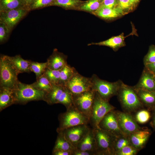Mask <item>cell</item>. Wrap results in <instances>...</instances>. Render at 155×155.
Segmentation results:
<instances>
[{
	"label": "cell",
	"mask_w": 155,
	"mask_h": 155,
	"mask_svg": "<svg viewBox=\"0 0 155 155\" xmlns=\"http://www.w3.org/2000/svg\"><path fill=\"white\" fill-rule=\"evenodd\" d=\"M19 73L8 58V56L1 55L0 57V87L12 89L16 86L19 80Z\"/></svg>",
	"instance_id": "1"
},
{
	"label": "cell",
	"mask_w": 155,
	"mask_h": 155,
	"mask_svg": "<svg viewBox=\"0 0 155 155\" xmlns=\"http://www.w3.org/2000/svg\"><path fill=\"white\" fill-rule=\"evenodd\" d=\"M92 89L96 92L104 100L108 101L113 96L117 94L123 82L119 80L110 82L100 78L95 74L91 77Z\"/></svg>",
	"instance_id": "2"
},
{
	"label": "cell",
	"mask_w": 155,
	"mask_h": 155,
	"mask_svg": "<svg viewBox=\"0 0 155 155\" xmlns=\"http://www.w3.org/2000/svg\"><path fill=\"white\" fill-rule=\"evenodd\" d=\"M12 91L15 102L22 103L32 100H44L46 93L34 88L31 84H24L19 81Z\"/></svg>",
	"instance_id": "3"
},
{
	"label": "cell",
	"mask_w": 155,
	"mask_h": 155,
	"mask_svg": "<svg viewBox=\"0 0 155 155\" xmlns=\"http://www.w3.org/2000/svg\"><path fill=\"white\" fill-rule=\"evenodd\" d=\"M92 129L97 155H114L113 146L116 136L98 127Z\"/></svg>",
	"instance_id": "4"
},
{
	"label": "cell",
	"mask_w": 155,
	"mask_h": 155,
	"mask_svg": "<svg viewBox=\"0 0 155 155\" xmlns=\"http://www.w3.org/2000/svg\"><path fill=\"white\" fill-rule=\"evenodd\" d=\"M115 107L108 101L102 98L96 91L90 115L89 123L92 128L98 127L99 123L105 115Z\"/></svg>",
	"instance_id": "5"
},
{
	"label": "cell",
	"mask_w": 155,
	"mask_h": 155,
	"mask_svg": "<svg viewBox=\"0 0 155 155\" xmlns=\"http://www.w3.org/2000/svg\"><path fill=\"white\" fill-rule=\"evenodd\" d=\"M117 95L122 106L128 111L135 110L142 106V103L134 87L128 86L123 82Z\"/></svg>",
	"instance_id": "6"
},
{
	"label": "cell",
	"mask_w": 155,
	"mask_h": 155,
	"mask_svg": "<svg viewBox=\"0 0 155 155\" xmlns=\"http://www.w3.org/2000/svg\"><path fill=\"white\" fill-rule=\"evenodd\" d=\"M89 123L88 117L79 111L74 106L67 109L61 117L59 131L73 127Z\"/></svg>",
	"instance_id": "7"
},
{
	"label": "cell",
	"mask_w": 155,
	"mask_h": 155,
	"mask_svg": "<svg viewBox=\"0 0 155 155\" xmlns=\"http://www.w3.org/2000/svg\"><path fill=\"white\" fill-rule=\"evenodd\" d=\"M91 78L83 76L77 71L65 87L73 95L92 89Z\"/></svg>",
	"instance_id": "8"
},
{
	"label": "cell",
	"mask_w": 155,
	"mask_h": 155,
	"mask_svg": "<svg viewBox=\"0 0 155 155\" xmlns=\"http://www.w3.org/2000/svg\"><path fill=\"white\" fill-rule=\"evenodd\" d=\"M96 91L92 89L73 95V104L80 112L89 119Z\"/></svg>",
	"instance_id": "9"
},
{
	"label": "cell",
	"mask_w": 155,
	"mask_h": 155,
	"mask_svg": "<svg viewBox=\"0 0 155 155\" xmlns=\"http://www.w3.org/2000/svg\"><path fill=\"white\" fill-rule=\"evenodd\" d=\"M91 128L86 124L78 125L60 131L65 138L76 148L79 142Z\"/></svg>",
	"instance_id": "10"
},
{
	"label": "cell",
	"mask_w": 155,
	"mask_h": 155,
	"mask_svg": "<svg viewBox=\"0 0 155 155\" xmlns=\"http://www.w3.org/2000/svg\"><path fill=\"white\" fill-rule=\"evenodd\" d=\"M30 11L28 7L0 12V22L5 24L12 31Z\"/></svg>",
	"instance_id": "11"
},
{
	"label": "cell",
	"mask_w": 155,
	"mask_h": 155,
	"mask_svg": "<svg viewBox=\"0 0 155 155\" xmlns=\"http://www.w3.org/2000/svg\"><path fill=\"white\" fill-rule=\"evenodd\" d=\"M98 127L115 136L126 135L120 129L116 113L113 110L105 115L99 123Z\"/></svg>",
	"instance_id": "12"
},
{
	"label": "cell",
	"mask_w": 155,
	"mask_h": 155,
	"mask_svg": "<svg viewBox=\"0 0 155 155\" xmlns=\"http://www.w3.org/2000/svg\"><path fill=\"white\" fill-rule=\"evenodd\" d=\"M119 124L123 132L128 136L140 129V127L129 114L123 112H116Z\"/></svg>",
	"instance_id": "13"
},
{
	"label": "cell",
	"mask_w": 155,
	"mask_h": 155,
	"mask_svg": "<svg viewBox=\"0 0 155 155\" xmlns=\"http://www.w3.org/2000/svg\"><path fill=\"white\" fill-rule=\"evenodd\" d=\"M134 88L155 91V76L154 74L144 67L140 78Z\"/></svg>",
	"instance_id": "14"
},
{
	"label": "cell",
	"mask_w": 155,
	"mask_h": 155,
	"mask_svg": "<svg viewBox=\"0 0 155 155\" xmlns=\"http://www.w3.org/2000/svg\"><path fill=\"white\" fill-rule=\"evenodd\" d=\"M67 57V55L59 52L57 49H54L47 59V67L52 70H60L68 64Z\"/></svg>",
	"instance_id": "15"
},
{
	"label": "cell",
	"mask_w": 155,
	"mask_h": 155,
	"mask_svg": "<svg viewBox=\"0 0 155 155\" xmlns=\"http://www.w3.org/2000/svg\"><path fill=\"white\" fill-rule=\"evenodd\" d=\"M151 134V132L149 129H140L128 136L131 144L138 150L144 147Z\"/></svg>",
	"instance_id": "16"
},
{
	"label": "cell",
	"mask_w": 155,
	"mask_h": 155,
	"mask_svg": "<svg viewBox=\"0 0 155 155\" xmlns=\"http://www.w3.org/2000/svg\"><path fill=\"white\" fill-rule=\"evenodd\" d=\"M126 37L124 36V33H122L119 35L112 37L107 40L98 42H92L88 44V45L105 46L116 51L120 48L125 46V39Z\"/></svg>",
	"instance_id": "17"
},
{
	"label": "cell",
	"mask_w": 155,
	"mask_h": 155,
	"mask_svg": "<svg viewBox=\"0 0 155 155\" xmlns=\"http://www.w3.org/2000/svg\"><path fill=\"white\" fill-rule=\"evenodd\" d=\"M76 149L81 151H95L97 152L96 144L92 128L90 129L88 133L79 142L77 146Z\"/></svg>",
	"instance_id": "18"
},
{
	"label": "cell",
	"mask_w": 155,
	"mask_h": 155,
	"mask_svg": "<svg viewBox=\"0 0 155 155\" xmlns=\"http://www.w3.org/2000/svg\"><path fill=\"white\" fill-rule=\"evenodd\" d=\"M92 14L106 20H112L125 15L117 7L114 8H109L102 5Z\"/></svg>",
	"instance_id": "19"
},
{
	"label": "cell",
	"mask_w": 155,
	"mask_h": 155,
	"mask_svg": "<svg viewBox=\"0 0 155 155\" xmlns=\"http://www.w3.org/2000/svg\"><path fill=\"white\" fill-rule=\"evenodd\" d=\"M8 57L19 73L31 72L30 68L31 61L24 59L20 55L12 57L8 56Z\"/></svg>",
	"instance_id": "20"
},
{
	"label": "cell",
	"mask_w": 155,
	"mask_h": 155,
	"mask_svg": "<svg viewBox=\"0 0 155 155\" xmlns=\"http://www.w3.org/2000/svg\"><path fill=\"white\" fill-rule=\"evenodd\" d=\"M134 88L141 102L149 108L155 109V91Z\"/></svg>",
	"instance_id": "21"
},
{
	"label": "cell",
	"mask_w": 155,
	"mask_h": 155,
	"mask_svg": "<svg viewBox=\"0 0 155 155\" xmlns=\"http://www.w3.org/2000/svg\"><path fill=\"white\" fill-rule=\"evenodd\" d=\"M65 88L64 86L53 84L51 89L45 93L44 100L52 104L58 103V100Z\"/></svg>",
	"instance_id": "22"
},
{
	"label": "cell",
	"mask_w": 155,
	"mask_h": 155,
	"mask_svg": "<svg viewBox=\"0 0 155 155\" xmlns=\"http://www.w3.org/2000/svg\"><path fill=\"white\" fill-rule=\"evenodd\" d=\"M28 7L24 0H0V12Z\"/></svg>",
	"instance_id": "23"
},
{
	"label": "cell",
	"mask_w": 155,
	"mask_h": 155,
	"mask_svg": "<svg viewBox=\"0 0 155 155\" xmlns=\"http://www.w3.org/2000/svg\"><path fill=\"white\" fill-rule=\"evenodd\" d=\"M0 108H3L15 102L12 89L0 87Z\"/></svg>",
	"instance_id": "24"
},
{
	"label": "cell",
	"mask_w": 155,
	"mask_h": 155,
	"mask_svg": "<svg viewBox=\"0 0 155 155\" xmlns=\"http://www.w3.org/2000/svg\"><path fill=\"white\" fill-rule=\"evenodd\" d=\"M85 1L80 0H55L53 6L60 7L65 9L78 10L80 7Z\"/></svg>",
	"instance_id": "25"
},
{
	"label": "cell",
	"mask_w": 155,
	"mask_h": 155,
	"mask_svg": "<svg viewBox=\"0 0 155 155\" xmlns=\"http://www.w3.org/2000/svg\"><path fill=\"white\" fill-rule=\"evenodd\" d=\"M77 71L73 67L67 64L61 70L58 84L64 86L73 75Z\"/></svg>",
	"instance_id": "26"
},
{
	"label": "cell",
	"mask_w": 155,
	"mask_h": 155,
	"mask_svg": "<svg viewBox=\"0 0 155 155\" xmlns=\"http://www.w3.org/2000/svg\"><path fill=\"white\" fill-rule=\"evenodd\" d=\"M34 82L31 84L32 86L36 89L42 91L46 93L51 89L52 84L43 74L38 78Z\"/></svg>",
	"instance_id": "27"
},
{
	"label": "cell",
	"mask_w": 155,
	"mask_h": 155,
	"mask_svg": "<svg viewBox=\"0 0 155 155\" xmlns=\"http://www.w3.org/2000/svg\"><path fill=\"white\" fill-rule=\"evenodd\" d=\"M59 135L56 142L54 151L63 150L72 153L76 148L61 133H60Z\"/></svg>",
	"instance_id": "28"
},
{
	"label": "cell",
	"mask_w": 155,
	"mask_h": 155,
	"mask_svg": "<svg viewBox=\"0 0 155 155\" xmlns=\"http://www.w3.org/2000/svg\"><path fill=\"white\" fill-rule=\"evenodd\" d=\"M102 0H88L85 1L80 7L78 10L93 13L102 6Z\"/></svg>",
	"instance_id": "29"
},
{
	"label": "cell",
	"mask_w": 155,
	"mask_h": 155,
	"mask_svg": "<svg viewBox=\"0 0 155 155\" xmlns=\"http://www.w3.org/2000/svg\"><path fill=\"white\" fill-rule=\"evenodd\" d=\"M127 135L116 137L114 144V155L124 147L131 145L129 137Z\"/></svg>",
	"instance_id": "30"
},
{
	"label": "cell",
	"mask_w": 155,
	"mask_h": 155,
	"mask_svg": "<svg viewBox=\"0 0 155 155\" xmlns=\"http://www.w3.org/2000/svg\"><path fill=\"white\" fill-rule=\"evenodd\" d=\"M47 67L46 62L45 63H39L31 61L30 65L31 71L35 73L36 79L43 74Z\"/></svg>",
	"instance_id": "31"
},
{
	"label": "cell",
	"mask_w": 155,
	"mask_h": 155,
	"mask_svg": "<svg viewBox=\"0 0 155 155\" xmlns=\"http://www.w3.org/2000/svg\"><path fill=\"white\" fill-rule=\"evenodd\" d=\"M58 103L64 105L67 109L73 105L72 95L65 87L58 100Z\"/></svg>",
	"instance_id": "32"
},
{
	"label": "cell",
	"mask_w": 155,
	"mask_h": 155,
	"mask_svg": "<svg viewBox=\"0 0 155 155\" xmlns=\"http://www.w3.org/2000/svg\"><path fill=\"white\" fill-rule=\"evenodd\" d=\"M55 0H34L28 6L30 11L53 6Z\"/></svg>",
	"instance_id": "33"
},
{
	"label": "cell",
	"mask_w": 155,
	"mask_h": 155,
	"mask_svg": "<svg viewBox=\"0 0 155 155\" xmlns=\"http://www.w3.org/2000/svg\"><path fill=\"white\" fill-rule=\"evenodd\" d=\"M60 70H52L47 67L43 74L52 84H58L60 78Z\"/></svg>",
	"instance_id": "34"
},
{
	"label": "cell",
	"mask_w": 155,
	"mask_h": 155,
	"mask_svg": "<svg viewBox=\"0 0 155 155\" xmlns=\"http://www.w3.org/2000/svg\"><path fill=\"white\" fill-rule=\"evenodd\" d=\"M11 30L5 23L0 22V43H4L8 40Z\"/></svg>",
	"instance_id": "35"
},
{
	"label": "cell",
	"mask_w": 155,
	"mask_h": 155,
	"mask_svg": "<svg viewBox=\"0 0 155 155\" xmlns=\"http://www.w3.org/2000/svg\"><path fill=\"white\" fill-rule=\"evenodd\" d=\"M155 62V45L152 44L149 46L148 51L144 56L143 62L144 65Z\"/></svg>",
	"instance_id": "36"
},
{
	"label": "cell",
	"mask_w": 155,
	"mask_h": 155,
	"mask_svg": "<svg viewBox=\"0 0 155 155\" xmlns=\"http://www.w3.org/2000/svg\"><path fill=\"white\" fill-rule=\"evenodd\" d=\"M150 117V112L145 110H142L138 111L136 115V121L141 124H144L147 122L149 120Z\"/></svg>",
	"instance_id": "37"
},
{
	"label": "cell",
	"mask_w": 155,
	"mask_h": 155,
	"mask_svg": "<svg viewBox=\"0 0 155 155\" xmlns=\"http://www.w3.org/2000/svg\"><path fill=\"white\" fill-rule=\"evenodd\" d=\"M124 13L126 14L134 8L131 5L129 0H118V5L117 6Z\"/></svg>",
	"instance_id": "38"
},
{
	"label": "cell",
	"mask_w": 155,
	"mask_h": 155,
	"mask_svg": "<svg viewBox=\"0 0 155 155\" xmlns=\"http://www.w3.org/2000/svg\"><path fill=\"white\" fill-rule=\"evenodd\" d=\"M138 150L131 145H128L123 148L115 155H134L136 154Z\"/></svg>",
	"instance_id": "39"
},
{
	"label": "cell",
	"mask_w": 155,
	"mask_h": 155,
	"mask_svg": "<svg viewBox=\"0 0 155 155\" xmlns=\"http://www.w3.org/2000/svg\"><path fill=\"white\" fill-rule=\"evenodd\" d=\"M118 5V0H102V5L109 8L116 7Z\"/></svg>",
	"instance_id": "40"
},
{
	"label": "cell",
	"mask_w": 155,
	"mask_h": 155,
	"mask_svg": "<svg viewBox=\"0 0 155 155\" xmlns=\"http://www.w3.org/2000/svg\"><path fill=\"white\" fill-rule=\"evenodd\" d=\"M96 152L90 151H81L75 150L72 153V155H96Z\"/></svg>",
	"instance_id": "41"
},
{
	"label": "cell",
	"mask_w": 155,
	"mask_h": 155,
	"mask_svg": "<svg viewBox=\"0 0 155 155\" xmlns=\"http://www.w3.org/2000/svg\"><path fill=\"white\" fill-rule=\"evenodd\" d=\"M144 67L154 74H155V62L144 65Z\"/></svg>",
	"instance_id": "42"
},
{
	"label": "cell",
	"mask_w": 155,
	"mask_h": 155,
	"mask_svg": "<svg viewBox=\"0 0 155 155\" xmlns=\"http://www.w3.org/2000/svg\"><path fill=\"white\" fill-rule=\"evenodd\" d=\"M53 154L55 155H72V152L63 150H55Z\"/></svg>",
	"instance_id": "43"
},
{
	"label": "cell",
	"mask_w": 155,
	"mask_h": 155,
	"mask_svg": "<svg viewBox=\"0 0 155 155\" xmlns=\"http://www.w3.org/2000/svg\"><path fill=\"white\" fill-rule=\"evenodd\" d=\"M140 0H129L130 3L133 8L137 5Z\"/></svg>",
	"instance_id": "44"
},
{
	"label": "cell",
	"mask_w": 155,
	"mask_h": 155,
	"mask_svg": "<svg viewBox=\"0 0 155 155\" xmlns=\"http://www.w3.org/2000/svg\"><path fill=\"white\" fill-rule=\"evenodd\" d=\"M154 110H155V109ZM152 124L153 126L155 128V112L153 117V119L152 122Z\"/></svg>",
	"instance_id": "45"
},
{
	"label": "cell",
	"mask_w": 155,
	"mask_h": 155,
	"mask_svg": "<svg viewBox=\"0 0 155 155\" xmlns=\"http://www.w3.org/2000/svg\"><path fill=\"white\" fill-rule=\"evenodd\" d=\"M27 5L29 6V5L34 0H24Z\"/></svg>",
	"instance_id": "46"
},
{
	"label": "cell",
	"mask_w": 155,
	"mask_h": 155,
	"mask_svg": "<svg viewBox=\"0 0 155 155\" xmlns=\"http://www.w3.org/2000/svg\"><path fill=\"white\" fill-rule=\"evenodd\" d=\"M154 74V75H155V74Z\"/></svg>",
	"instance_id": "47"
}]
</instances>
